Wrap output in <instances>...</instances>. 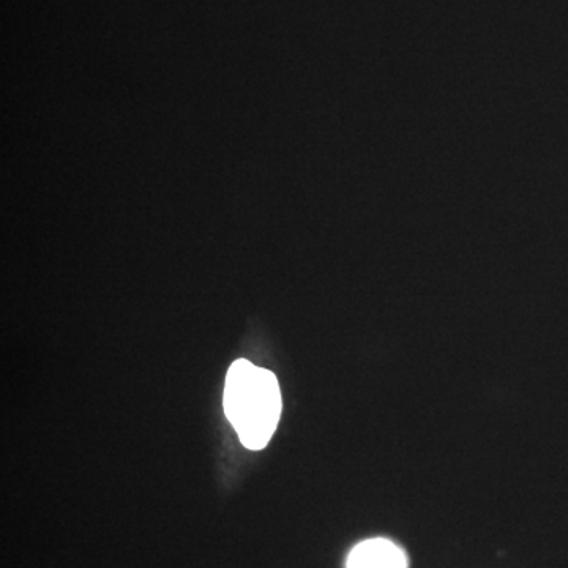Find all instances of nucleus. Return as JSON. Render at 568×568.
Returning <instances> with one entry per match:
<instances>
[{
  "instance_id": "obj_1",
  "label": "nucleus",
  "mask_w": 568,
  "mask_h": 568,
  "mask_svg": "<svg viewBox=\"0 0 568 568\" xmlns=\"http://www.w3.org/2000/svg\"><path fill=\"white\" fill-rule=\"evenodd\" d=\"M223 409L244 447L263 450L282 417L278 379L268 369L239 358L227 369Z\"/></svg>"
},
{
  "instance_id": "obj_2",
  "label": "nucleus",
  "mask_w": 568,
  "mask_h": 568,
  "mask_svg": "<svg viewBox=\"0 0 568 568\" xmlns=\"http://www.w3.org/2000/svg\"><path fill=\"white\" fill-rule=\"evenodd\" d=\"M406 556L386 538L362 541L351 551L347 568H406Z\"/></svg>"
}]
</instances>
